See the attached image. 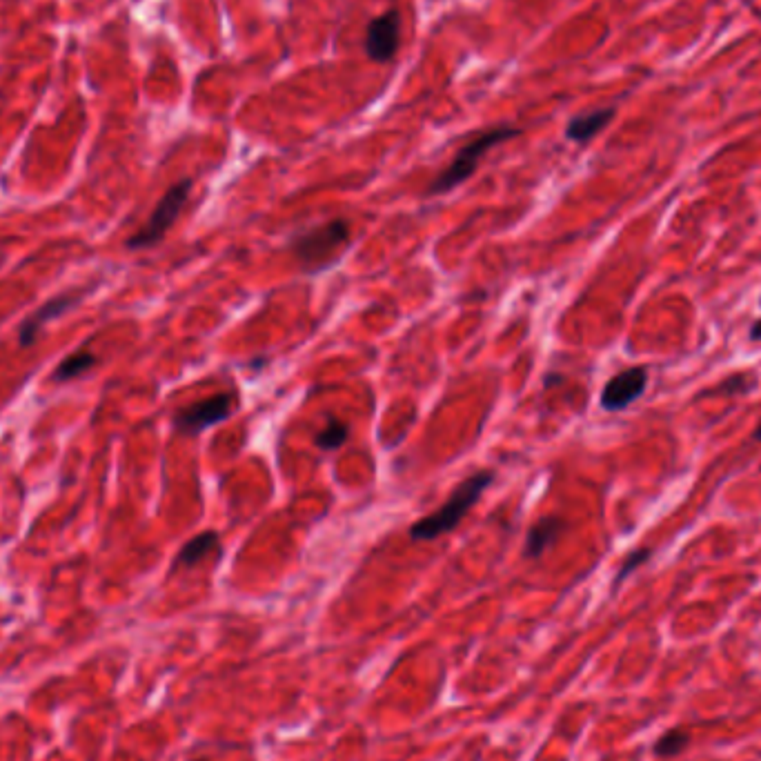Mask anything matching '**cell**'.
Instances as JSON below:
<instances>
[{
	"instance_id": "obj_1",
	"label": "cell",
	"mask_w": 761,
	"mask_h": 761,
	"mask_svg": "<svg viewBox=\"0 0 761 761\" xmlns=\"http://www.w3.org/2000/svg\"><path fill=\"white\" fill-rule=\"evenodd\" d=\"M494 483L492 470H479L463 479L457 488L452 490L450 497L443 501V506L432 512V515L414 521L408 535L412 541H434L448 532L457 530L459 523L468 517V512L477 506L479 499L483 497Z\"/></svg>"
},
{
	"instance_id": "obj_2",
	"label": "cell",
	"mask_w": 761,
	"mask_h": 761,
	"mask_svg": "<svg viewBox=\"0 0 761 761\" xmlns=\"http://www.w3.org/2000/svg\"><path fill=\"white\" fill-rule=\"evenodd\" d=\"M352 243V225L345 219L308 227L290 236V252L305 274L328 270Z\"/></svg>"
},
{
	"instance_id": "obj_3",
	"label": "cell",
	"mask_w": 761,
	"mask_h": 761,
	"mask_svg": "<svg viewBox=\"0 0 761 761\" xmlns=\"http://www.w3.org/2000/svg\"><path fill=\"white\" fill-rule=\"evenodd\" d=\"M521 130L517 127H492V130L479 134L477 138H472L468 145H463L461 150L454 156V161L443 170L437 179H434L428 187V196H441L448 194L452 190H457L459 185L466 183L470 176L477 172V167L481 163V158L486 156L492 147H497L501 143L510 141V138L519 136Z\"/></svg>"
},
{
	"instance_id": "obj_4",
	"label": "cell",
	"mask_w": 761,
	"mask_h": 761,
	"mask_svg": "<svg viewBox=\"0 0 761 761\" xmlns=\"http://www.w3.org/2000/svg\"><path fill=\"white\" fill-rule=\"evenodd\" d=\"M190 192H192V179H183L176 185H172L170 190L163 194V199L154 207V212L150 214L147 223L136 234H132L130 239H127V247H130V250H145V247H154L161 243L165 239L167 230H170L174 221L181 216L187 199H190Z\"/></svg>"
},
{
	"instance_id": "obj_5",
	"label": "cell",
	"mask_w": 761,
	"mask_h": 761,
	"mask_svg": "<svg viewBox=\"0 0 761 761\" xmlns=\"http://www.w3.org/2000/svg\"><path fill=\"white\" fill-rule=\"evenodd\" d=\"M234 410V394L223 392L214 394V397L205 401H196L192 405H185L179 412L174 414V430L187 434V437H196L203 430L219 426L221 421L230 419Z\"/></svg>"
},
{
	"instance_id": "obj_6",
	"label": "cell",
	"mask_w": 761,
	"mask_h": 761,
	"mask_svg": "<svg viewBox=\"0 0 761 761\" xmlns=\"http://www.w3.org/2000/svg\"><path fill=\"white\" fill-rule=\"evenodd\" d=\"M648 388V370L635 365V368L621 370L612 377L604 390H601V408L608 412L626 410L635 403Z\"/></svg>"
},
{
	"instance_id": "obj_7",
	"label": "cell",
	"mask_w": 761,
	"mask_h": 761,
	"mask_svg": "<svg viewBox=\"0 0 761 761\" xmlns=\"http://www.w3.org/2000/svg\"><path fill=\"white\" fill-rule=\"evenodd\" d=\"M399 29L401 18L394 9L374 18L368 25V32H365V54L377 63L392 61L399 47Z\"/></svg>"
},
{
	"instance_id": "obj_8",
	"label": "cell",
	"mask_w": 761,
	"mask_h": 761,
	"mask_svg": "<svg viewBox=\"0 0 761 761\" xmlns=\"http://www.w3.org/2000/svg\"><path fill=\"white\" fill-rule=\"evenodd\" d=\"M78 299H81V296L61 294V296H56V299L47 301L41 310H36L32 316H29V319L23 321L21 330H18V343H21L23 348H27V345H32L38 339V334H41V330L45 328V325L49 321L58 319V316H63L69 308H74V305L78 303Z\"/></svg>"
},
{
	"instance_id": "obj_9",
	"label": "cell",
	"mask_w": 761,
	"mask_h": 761,
	"mask_svg": "<svg viewBox=\"0 0 761 761\" xmlns=\"http://www.w3.org/2000/svg\"><path fill=\"white\" fill-rule=\"evenodd\" d=\"M563 532H566V521L563 519L552 517V515L537 519L528 530L526 543H523V557L530 561L541 559L552 546H555Z\"/></svg>"
},
{
	"instance_id": "obj_10",
	"label": "cell",
	"mask_w": 761,
	"mask_h": 761,
	"mask_svg": "<svg viewBox=\"0 0 761 761\" xmlns=\"http://www.w3.org/2000/svg\"><path fill=\"white\" fill-rule=\"evenodd\" d=\"M219 546H221V539H219V535H216L214 530H205V532H201V535H196L194 539L187 541L185 546L181 548L179 555H176V559H174V570L199 566V563H201L207 555H212V552L219 550Z\"/></svg>"
},
{
	"instance_id": "obj_11",
	"label": "cell",
	"mask_w": 761,
	"mask_h": 761,
	"mask_svg": "<svg viewBox=\"0 0 761 761\" xmlns=\"http://www.w3.org/2000/svg\"><path fill=\"white\" fill-rule=\"evenodd\" d=\"M612 116H615V110H612V107L575 116L566 127V136L575 143H588L590 138H595L601 130H604V127L612 121Z\"/></svg>"
},
{
	"instance_id": "obj_12",
	"label": "cell",
	"mask_w": 761,
	"mask_h": 761,
	"mask_svg": "<svg viewBox=\"0 0 761 761\" xmlns=\"http://www.w3.org/2000/svg\"><path fill=\"white\" fill-rule=\"evenodd\" d=\"M348 437H350L348 423L336 417H330L328 423H325V426L319 430V434L314 437V446L323 452H334L348 441Z\"/></svg>"
},
{
	"instance_id": "obj_13",
	"label": "cell",
	"mask_w": 761,
	"mask_h": 761,
	"mask_svg": "<svg viewBox=\"0 0 761 761\" xmlns=\"http://www.w3.org/2000/svg\"><path fill=\"white\" fill-rule=\"evenodd\" d=\"M96 363V357L92 352H76L72 357H67L61 365H58L56 372L52 374V381L56 383H65V381H74L78 377H83L87 370H92Z\"/></svg>"
},
{
	"instance_id": "obj_14",
	"label": "cell",
	"mask_w": 761,
	"mask_h": 761,
	"mask_svg": "<svg viewBox=\"0 0 761 761\" xmlns=\"http://www.w3.org/2000/svg\"><path fill=\"white\" fill-rule=\"evenodd\" d=\"M688 744H690V735L686 733V730L672 728L655 741V748L652 750H655L657 757H675L681 753V750H686Z\"/></svg>"
},
{
	"instance_id": "obj_15",
	"label": "cell",
	"mask_w": 761,
	"mask_h": 761,
	"mask_svg": "<svg viewBox=\"0 0 761 761\" xmlns=\"http://www.w3.org/2000/svg\"><path fill=\"white\" fill-rule=\"evenodd\" d=\"M652 550L650 548H639L635 552H630V555L624 559V563H621V568L617 572V579H615V588L619 586L621 581H626L632 572H635L639 566H644V563L650 559Z\"/></svg>"
},
{
	"instance_id": "obj_16",
	"label": "cell",
	"mask_w": 761,
	"mask_h": 761,
	"mask_svg": "<svg viewBox=\"0 0 761 761\" xmlns=\"http://www.w3.org/2000/svg\"><path fill=\"white\" fill-rule=\"evenodd\" d=\"M750 341H761V319L753 323V328H750Z\"/></svg>"
},
{
	"instance_id": "obj_17",
	"label": "cell",
	"mask_w": 761,
	"mask_h": 761,
	"mask_svg": "<svg viewBox=\"0 0 761 761\" xmlns=\"http://www.w3.org/2000/svg\"><path fill=\"white\" fill-rule=\"evenodd\" d=\"M561 383V377L559 374H546V383H543V388H552V385Z\"/></svg>"
},
{
	"instance_id": "obj_18",
	"label": "cell",
	"mask_w": 761,
	"mask_h": 761,
	"mask_svg": "<svg viewBox=\"0 0 761 761\" xmlns=\"http://www.w3.org/2000/svg\"><path fill=\"white\" fill-rule=\"evenodd\" d=\"M755 439H757V441H761V423H759V426L755 428Z\"/></svg>"
},
{
	"instance_id": "obj_19",
	"label": "cell",
	"mask_w": 761,
	"mask_h": 761,
	"mask_svg": "<svg viewBox=\"0 0 761 761\" xmlns=\"http://www.w3.org/2000/svg\"><path fill=\"white\" fill-rule=\"evenodd\" d=\"M199 761H201V759H199Z\"/></svg>"
}]
</instances>
